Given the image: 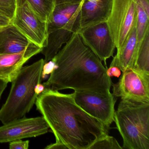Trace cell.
<instances>
[{
    "label": "cell",
    "mask_w": 149,
    "mask_h": 149,
    "mask_svg": "<svg viewBox=\"0 0 149 149\" xmlns=\"http://www.w3.org/2000/svg\"><path fill=\"white\" fill-rule=\"evenodd\" d=\"M49 126L43 117L17 119L0 126V143H7L46 134Z\"/></svg>",
    "instance_id": "cell-9"
},
{
    "label": "cell",
    "mask_w": 149,
    "mask_h": 149,
    "mask_svg": "<svg viewBox=\"0 0 149 149\" xmlns=\"http://www.w3.org/2000/svg\"><path fill=\"white\" fill-rule=\"evenodd\" d=\"M136 7L137 13L136 29L138 47L146 32L149 30V15L141 6L136 3Z\"/></svg>",
    "instance_id": "cell-19"
},
{
    "label": "cell",
    "mask_w": 149,
    "mask_h": 149,
    "mask_svg": "<svg viewBox=\"0 0 149 149\" xmlns=\"http://www.w3.org/2000/svg\"><path fill=\"white\" fill-rule=\"evenodd\" d=\"M56 138L67 149H90L109 130L76 102L74 92L63 94L45 89L35 103Z\"/></svg>",
    "instance_id": "cell-1"
},
{
    "label": "cell",
    "mask_w": 149,
    "mask_h": 149,
    "mask_svg": "<svg viewBox=\"0 0 149 149\" xmlns=\"http://www.w3.org/2000/svg\"><path fill=\"white\" fill-rule=\"evenodd\" d=\"M29 147V141H22V139L15 140L10 142L9 148L10 149H28Z\"/></svg>",
    "instance_id": "cell-22"
},
{
    "label": "cell",
    "mask_w": 149,
    "mask_h": 149,
    "mask_svg": "<svg viewBox=\"0 0 149 149\" xmlns=\"http://www.w3.org/2000/svg\"><path fill=\"white\" fill-rule=\"evenodd\" d=\"M132 68L149 74V30L138 47Z\"/></svg>",
    "instance_id": "cell-17"
},
{
    "label": "cell",
    "mask_w": 149,
    "mask_h": 149,
    "mask_svg": "<svg viewBox=\"0 0 149 149\" xmlns=\"http://www.w3.org/2000/svg\"><path fill=\"white\" fill-rule=\"evenodd\" d=\"M77 20H73L63 26L48 34L47 45L41 52L45 57V63L54 58L75 32Z\"/></svg>",
    "instance_id": "cell-14"
},
{
    "label": "cell",
    "mask_w": 149,
    "mask_h": 149,
    "mask_svg": "<svg viewBox=\"0 0 149 149\" xmlns=\"http://www.w3.org/2000/svg\"><path fill=\"white\" fill-rule=\"evenodd\" d=\"M136 20L134 0H112L110 13L106 23L117 50L123 45L136 26Z\"/></svg>",
    "instance_id": "cell-5"
},
{
    "label": "cell",
    "mask_w": 149,
    "mask_h": 149,
    "mask_svg": "<svg viewBox=\"0 0 149 149\" xmlns=\"http://www.w3.org/2000/svg\"><path fill=\"white\" fill-rule=\"evenodd\" d=\"M55 66L56 62L54 58L49 61L45 63L43 66V70H42V78L45 77L46 76L51 74L55 69Z\"/></svg>",
    "instance_id": "cell-23"
},
{
    "label": "cell",
    "mask_w": 149,
    "mask_h": 149,
    "mask_svg": "<svg viewBox=\"0 0 149 149\" xmlns=\"http://www.w3.org/2000/svg\"><path fill=\"white\" fill-rule=\"evenodd\" d=\"M112 0H83L76 25L75 32L106 22Z\"/></svg>",
    "instance_id": "cell-11"
},
{
    "label": "cell",
    "mask_w": 149,
    "mask_h": 149,
    "mask_svg": "<svg viewBox=\"0 0 149 149\" xmlns=\"http://www.w3.org/2000/svg\"><path fill=\"white\" fill-rule=\"evenodd\" d=\"M0 29H1V28H0Z\"/></svg>",
    "instance_id": "cell-30"
},
{
    "label": "cell",
    "mask_w": 149,
    "mask_h": 149,
    "mask_svg": "<svg viewBox=\"0 0 149 149\" xmlns=\"http://www.w3.org/2000/svg\"><path fill=\"white\" fill-rule=\"evenodd\" d=\"M81 1L82 0H56V5H59V4L77 3Z\"/></svg>",
    "instance_id": "cell-28"
},
{
    "label": "cell",
    "mask_w": 149,
    "mask_h": 149,
    "mask_svg": "<svg viewBox=\"0 0 149 149\" xmlns=\"http://www.w3.org/2000/svg\"><path fill=\"white\" fill-rule=\"evenodd\" d=\"M11 23V21L10 19L0 15V28L6 26Z\"/></svg>",
    "instance_id": "cell-27"
},
{
    "label": "cell",
    "mask_w": 149,
    "mask_h": 149,
    "mask_svg": "<svg viewBox=\"0 0 149 149\" xmlns=\"http://www.w3.org/2000/svg\"><path fill=\"white\" fill-rule=\"evenodd\" d=\"M134 1L141 6L149 15V0H134Z\"/></svg>",
    "instance_id": "cell-25"
},
{
    "label": "cell",
    "mask_w": 149,
    "mask_h": 149,
    "mask_svg": "<svg viewBox=\"0 0 149 149\" xmlns=\"http://www.w3.org/2000/svg\"><path fill=\"white\" fill-rule=\"evenodd\" d=\"M8 83L5 81L3 80H0V99L6 88L7 86Z\"/></svg>",
    "instance_id": "cell-29"
},
{
    "label": "cell",
    "mask_w": 149,
    "mask_h": 149,
    "mask_svg": "<svg viewBox=\"0 0 149 149\" xmlns=\"http://www.w3.org/2000/svg\"><path fill=\"white\" fill-rule=\"evenodd\" d=\"M82 2V0L77 3L56 5L48 22V34L73 20L77 19Z\"/></svg>",
    "instance_id": "cell-16"
},
{
    "label": "cell",
    "mask_w": 149,
    "mask_h": 149,
    "mask_svg": "<svg viewBox=\"0 0 149 149\" xmlns=\"http://www.w3.org/2000/svg\"><path fill=\"white\" fill-rule=\"evenodd\" d=\"M123 149L116 139L109 134L97 140L90 148V149Z\"/></svg>",
    "instance_id": "cell-20"
},
{
    "label": "cell",
    "mask_w": 149,
    "mask_h": 149,
    "mask_svg": "<svg viewBox=\"0 0 149 149\" xmlns=\"http://www.w3.org/2000/svg\"><path fill=\"white\" fill-rule=\"evenodd\" d=\"M138 49L136 26L129 34L123 45L117 50L110 66H116L122 72L132 68Z\"/></svg>",
    "instance_id": "cell-15"
},
{
    "label": "cell",
    "mask_w": 149,
    "mask_h": 149,
    "mask_svg": "<svg viewBox=\"0 0 149 149\" xmlns=\"http://www.w3.org/2000/svg\"><path fill=\"white\" fill-rule=\"evenodd\" d=\"M113 95L121 99L149 103V74L134 68L123 72L119 81L112 84Z\"/></svg>",
    "instance_id": "cell-8"
},
{
    "label": "cell",
    "mask_w": 149,
    "mask_h": 149,
    "mask_svg": "<svg viewBox=\"0 0 149 149\" xmlns=\"http://www.w3.org/2000/svg\"><path fill=\"white\" fill-rule=\"evenodd\" d=\"M39 47L30 41L12 23L0 29V54H14Z\"/></svg>",
    "instance_id": "cell-13"
},
{
    "label": "cell",
    "mask_w": 149,
    "mask_h": 149,
    "mask_svg": "<svg viewBox=\"0 0 149 149\" xmlns=\"http://www.w3.org/2000/svg\"><path fill=\"white\" fill-rule=\"evenodd\" d=\"M11 23L30 41L42 49L46 47L48 37V22L36 14L27 0H17Z\"/></svg>",
    "instance_id": "cell-6"
},
{
    "label": "cell",
    "mask_w": 149,
    "mask_h": 149,
    "mask_svg": "<svg viewBox=\"0 0 149 149\" xmlns=\"http://www.w3.org/2000/svg\"><path fill=\"white\" fill-rule=\"evenodd\" d=\"M114 122L123 149H149V103L121 99Z\"/></svg>",
    "instance_id": "cell-4"
},
{
    "label": "cell",
    "mask_w": 149,
    "mask_h": 149,
    "mask_svg": "<svg viewBox=\"0 0 149 149\" xmlns=\"http://www.w3.org/2000/svg\"><path fill=\"white\" fill-rule=\"evenodd\" d=\"M54 59L55 68L48 80L42 84L45 89L111 93L112 82L106 74L107 67L84 44L76 32Z\"/></svg>",
    "instance_id": "cell-2"
},
{
    "label": "cell",
    "mask_w": 149,
    "mask_h": 149,
    "mask_svg": "<svg viewBox=\"0 0 149 149\" xmlns=\"http://www.w3.org/2000/svg\"><path fill=\"white\" fill-rule=\"evenodd\" d=\"M43 59L23 67L12 82V88L0 109V122L8 123L24 117L35 104L38 95L36 88L42 80Z\"/></svg>",
    "instance_id": "cell-3"
},
{
    "label": "cell",
    "mask_w": 149,
    "mask_h": 149,
    "mask_svg": "<svg viewBox=\"0 0 149 149\" xmlns=\"http://www.w3.org/2000/svg\"><path fill=\"white\" fill-rule=\"evenodd\" d=\"M45 149H66L67 147L62 144L56 142L55 143L46 146Z\"/></svg>",
    "instance_id": "cell-26"
},
{
    "label": "cell",
    "mask_w": 149,
    "mask_h": 149,
    "mask_svg": "<svg viewBox=\"0 0 149 149\" xmlns=\"http://www.w3.org/2000/svg\"><path fill=\"white\" fill-rule=\"evenodd\" d=\"M17 5V0H0V15L6 17L12 22Z\"/></svg>",
    "instance_id": "cell-21"
},
{
    "label": "cell",
    "mask_w": 149,
    "mask_h": 149,
    "mask_svg": "<svg viewBox=\"0 0 149 149\" xmlns=\"http://www.w3.org/2000/svg\"><path fill=\"white\" fill-rule=\"evenodd\" d=\"M84 44L89 48L107 67L106 61L113 56L116 48L106 22L76 32Z\"/></svg>",
    "instance_id": "cell-10"
},
{
    "label": "cell",
    "mask_w": 149,
    "mask_h": 149,
    "mask_svg": "<svg viewBox=\"0 0 149 149\" xmlns=\"http://www.w3.org/2000/svg\"><path fill=\"white\" fill-rule=\"evenodd\" d=\"M42 20L48 22L56 6V0H27Z\"/></svg>",
    "instance_id": "cell-18"
},
{
    "label": "cell",
    "mask_w": 149,
    "mask_h": 149,
    "mask_svg": "<svg viewBox=\"0 0 149 149\" xmlns=\"http://www.w3.org/2000/svg\"><path fill=\"white\" fill-rule=\"evenodd\" d=\"M77 104L89 115L101 122L108 130L114 122L116 102L113 94L92 91H74Z\"/></svg>",
    "instance_id": "cell-7"
},
{
    "label": "cell",
    "mask_w": 149,
    "mask_h": 149,
    "mask_svg": "<svg viewBox=\"0 0 149 149\" xmlns=\"http://www.w3.org/2000/svg\"><path fill=\"white\" fill-rule=\"evenodd\" d=\"M106 74L110 78L113 77L119 78L122 74V71L116 66H110L109 68H106Z\"/></svg>",
    "instance_id": "cell-24"
},
{
    "label": "cell",
    "mask_w": 149,
    "mask_h": 149,
    "mask_svg": "<svg viewBox=\"0 0 149 149\" xmlns=\"http://www.w3.org/2000/svg\"><path fill=\"white\" fill-rule=\"evenodd\" d=\"M42 50L41 48L36 47L17 54H0V80L12 82L24 64Z\"/></svg>",
    "instance_id": "cell-12"
}]
</instances>
